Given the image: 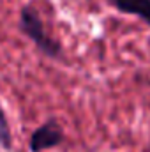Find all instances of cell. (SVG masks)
I'll return each mask as SVG.
<instances>
[{"label": "cell", "mask_w": 150, "mask_h": 152, "mask_svg": "<svg viewBox=\"0 0 150 152\" xmlns=\"http://www.w3.org/2000/svg\"><path fill=\"white\" fill-rule=\"evenodd\" d=\"M18 25H20V30L23 32V36L30 39L42 55H46L48 58H53V60H58L64 57V50H62L60 42L46 32L42 20L39 18L37 11L32 5H25L21 9Z\"/></svg>", "instance_id": "obj_1"}, {"label": "cell", "mask_w": 150, "mask_h": 152, "mask_svg": "<svg viewBox=\"0 0 150 152\" xmlns=\"http://www.w3.org/2000/svg\"><path fill=\"white\" fill-rule=\"evenodd\" d=\"M64 142V129L58 124V120L50 118L42 122L37 129L30 134L28 140V151L30 152H44L50 149L58 147Z\"/></svg>", "instance_id": "obj_2"}, {"label": "cell", "mask_w": 150, "mask_h": 152, "mask_svg": "<svg viewBox=\"0 0 150 152\" xmlns=\"http://www.w3.org/2000/svg\"><path fill=\"white\" fill-rule=\"evenodd\" d=\"M122 14L140 18L150 27V0H108Z\"/></svg>", "instance_id": "obj_3"}, {"label": "cell", "mask_w": 150, "mask_h": 152, "mask_svg": "<svg viewBox=\"0 0 150 152\" xmlns=\"http://www.w3.org/2000/svg\"><path fill=\"white\" fill-rule=\"evenodd\" d=\"M11 147H12V133H11L5 112H4V108L0 104V149L11 151Z\"/></svg>", "instance_id": "obj_4"}, {"label": "cell", "mask_w": 150, "mask_h": 152, "mask_svg": "<svg viewBox=\"0 0 150 152\" xmlns=\"http://www.w3.org/2000/svg\"><path fill=\"white\" fill-rule=\"evenodd\" d=\"M145 152H150V143H149V147H147V149H145Z\"/></svg>", "instance_id": "obj_5"}]
</instances>
